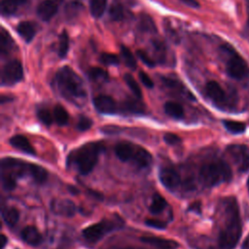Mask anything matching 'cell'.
I'll return each instance as SVG.
<instances>
[{"mask_svg": "<svg viewBox=\"0 0 249 249\" xmlns=\"http://www.w3.org/2000/svg\"><path fill=\"white\" fill-rule=\"evenodd\" d=\"M53 81L58 92L68 101L77 105L85 101L87 91L84 82L72 68L68 66L60 68L56 72Z\"/></svg>", "mask_w": 249, "mask_h": 249, "instance_id": "cell-1", "label": "cell"}, {"mask_svg": "<svg viewBox=\"0 0 249 249\" xmlns=\"http://www.w3.org/2000/svg\"><path fill=\"white\" fill-rule=\"evenodd\" d=\"M226 221L218 237L219 249H233L241 236V222L235 199L226 200Z\"/></svg>", "mask_w": 249, "mask_h": 249, "instance_id": "cell-2", "label": "cell"}, {"mask_svg": "<svg viewBox=\"0 0 249 249\" xmlns=\"http://www.w3.org/2000/svg\"><path fill=\"white\" fill-rule=\"evenodd\" d=\"M103 149V142H89L84 144L69 155L68 161L75 164L81 174L87 175L94 168Z\"/></svg>", "mask_w": 249, "mask_h": 249, "instance_id": "cell-3", "label": "cell"}, {"mask_svg": "<svg viewBox=\"0 0 249 249\" xmlns=\"http://www.w3.org/2000/svg\"><path fill=\"white\" fill-rule=\"evenodd\" d=\"M33 163L18 159L4 158L1 160V183L6 191H12L17 186V179L32 174Z\"/></svg>", "mask_w": 249, "mask_h": 249, "instance_id": "cell-4", "label": "cell"}, {"mask_svg": "<svg viewBox=\"0 0 249 249\" xmlns=\"http://www.w3.org/2000/svg\"><path fill=\"white\" fill-rule=\"evenodd\" d=\"M115 154L124 162H130L137 167H149L152 163L151 154L143 147L129 141H120L115 147Z\"/></svg>", "mask_w": 249, "mask_h": 249, "instance_id": "cell-5", "label": "cell"}, {"mask_svg": "<svg viewBox=\"0 0 249 249\" xmlns=\"http://www.w3.org/2000/svg\"><path fill=\"white\" fill-rule=\"evenodd\" d=\"M230 165L222 160H216L203 164L199 169V179L206 187H213L231 179Z\"/></svg>", "mask_w": 249, "mask_h": 249, "instance_id": "cell-6", "label": "cell"}, {"mask_svg": "<svg viewBox=\"0 0 249 249\" xmlns=\"http://www.w3.org/2000/svg\"><path fill=\"white\" fill-rule=\"evenodd\" d=\"M123 221L103 220L96 224L87 227L83 230V236L89 242H96L100 240L106 233L122 227Z\"/></svg>", "mask_w": 249, "mask_h": 249, "instance_id": "cell-7", "label": "cell"}, {"mask_svg": "<svg viewBox=\"0 0 249 249\" xmlns=\"http://www.w3.org/2000/svg\"><path fill=\"white\" fill-rule=\"evenodd\" d=\"M23 78V69L21 63L17 60L13 59L8 61L4 67L2 68L1 72V85L2 86H13Z\"/></svg>", "mask_w": 249, "mask_h": 249, "instance_id": "cell-8", "label": "cell"}, {"mask_svg": "<svg viewBox=\"0 0 249 249\" xmlns=\"http://www.w3.org/2000/svg\"><path fill=\"white\" fill-rule=\"evenodd\" d=\"M227 72L234 79H243L249 74L247 62L233 50L231 52V56L227 62Z\"/></svg>", "mask_w": 249, "mask_h": 249, "instance_id": "cell-9", "label": "cell"}, {"mask_svg": "<svg viewBox=\"0 0 249 249\" xmlns=\"http://www.w3.org/2000/svg\"><path fill=\"white\" fill-rule=\"evenodd\" d=\"M228 153L232 161L241 172L247 171L249 168V149L244 145H231L228 147Z\"/></svg>", "mask_w": 249, "mask_h": 249, "instance_id": "cell-10", "label": "cell"}, {"mask_svg": "<svg viewBox=\"0 0 249 249\" xmlns=\"http://www.w3.org/2000/svg\"><path fill=\"white\" fill-rule=\"evenodd\" d=\"M160 180L168 190L176 189L181 183L179 172L172 166H163L160 170Z\"/></svg>", "mask_w": 249, "mask_h": 249, "instance_id": "cell-11", "label": "cell"}, {"mask_svg": "<svg viewBox=\"0 0 249 249\" xmlns=\"http://www.w3.org/2000/svg\"><path fill=\"white\" fill-rule=\"evenodd\" d=\"M51 210L56 215L72 217L76 213V205L68 198H54L51 202Z\"/></svg>", "mask_w": 249, "mask_h": 249, "instance_id": "cell-12", "label": "cell"}, {"mask_svg": "<svg viewBox=\"0 0 249 249\" xmlns=\"http://www.w3.org/2000/svg\"><path fill=\"white\" fill-rule=\"evenodd\" d=\"M133 0H114L109 9V16L112 20L120 21L125 18L127 15L126 5L131 6Z\"/></svg>", "mask_w": 249, "mask_h": 249, "instance_id": "cell-13", "label": "cell"}, {"mask_svg": "<svg viewBox=\"0 0 249 249\" xmlns=\"http://www.w3.org/2000/svg\"><path fill=\"white\" fill-rule=\"evenodd\" d=\"M59 1L57 0H44L37 7L38 17L44 20H50L57 12Z\"/></svg>", "mask_w": 249, "mask_h": 249, "instance_id": "cell-14", "label": "cell"}, {"mask_svg": "<svg viewBox=\"0 0 249 249\" xmlns=\"http://www.w3.org/2000/svg\"><path fill=\"white\" fill-rule=\"evenodd\" d=\"M93 105L95 109L102 114H113L117 111V104L109 95H97L93 99Z\"/></svg>", "mask_w": 249, "mask_h": 249, "instance_id": "cell-15", "label": "cell"}, {"mask_svg": "<svg viewBox=\"0 0 249 249\" xmlns=\"http://www.w3.org/2000/svg\"><path fill=\"white\" fill-rule=\"evenodd\" d=\"M205 91L208 97L216 104H223L226 101V93L224 89L215 81H210L206 84Z\"/></svg>", "mask_w": 249, "mask_h": 249, "instance_id": "cell-16", "label": "cell"}, {"mask_svg": "<svg viewBox=\"0 0 249 249\" xmlns=\"http://www.w3.org/2000/svg\"><path fill=\"white\" fill-rule=\"evenodd\" d=\"M141 241L154 245L159 249H176L178 247V243L176 241L159 236H143L141 237Z\"/></svg>", "mask_w": 249, "mask_h": 249, "instance_id": "cell-17", "label": "cell"}, {"mask_svg": "<svg viewBox=\"0 0 249 249\" xmlns=\"http://www.w3.org/2000/svg\"><path fill=\"white\" fill-rule=\"evenodd\" d=\"M20 235L22 240L31 246H37L42 242L41 233L33 226H26L25 228H23Z\"/></svg>", "mask_w": 249, "mask_h": 249, "instance_id": "cell-18", "label": "cell"}, {"mask_svg": "<svg viewBox=\"0 0 249 249\" xmlns=\"http://www.w3.org/2000/svg\"><path fill=\"white\" fill-rule=\"evenodd\" d=\"M10 144L14 148H16V149H18V150H19V151H21L25 154L35 155L34 148L32 147L31 143L29 142V140L24 135H20V134L14 135L13 137L10 138Z\"/></svg>", "mask_w": 249, "mask_h": 249, "instance_id": "cell-19", "label": "cell"}, {"mask_svg": "<svg viewBox=\"0 0 249 249\" xmlns=\"http://www.w3.org/2000/svg\"><path fill=\"white\" fill-rule=\"evenodd\" d=\"M17 31L25 42L29 43L34 38L37 32V27L31 21H21L17 25Z\"/></svg>", "mask_w": 249, "mask_h": 249, "instance_id": "cell-20", "label": "cell"}, {"mask_svg": "<svg viewBox=\"0 0 249 249\" xmlns=\"http://www.w3.org/2000/svg\"><path fill=\"white\" fill-rule=\"evenodd\" d=\"M121 110L129 114H142L145 111V106L141 101L137 99L127 98L122 103Z\"/></svg>", "mask_w": 249, "mask_h": 249, "instance_id": "cell-21", "label": "cell"}, {"mask_svg": "<svg viewBox=\"0 0 249 249\" xmlns=\"http://www.w3.org/2000/svg\"><path fill=\"white\" fill-rule=\"evenodd\" d=\"M15 47V42L11 35L6 31L5 28L1 29L0 33V53L2 55L9 54Z\"/></svg>", "mask_w": 249, "mask_h": 249, "instance_id": "cell-22", "label": "cell"}, {"mask_svg": "<svg viewBox=\"0 0 249 249\" xmlns=\"http://www.w3.org/2000/svg\"><path fill=\"white\" fill-rule=\"evenodd\" d=\"M2 217L9 227H14L19 219V211L16 207H6L2 210Z\"/></svg>", "mask_w": 249, "mask_h": 249, "instance_id": "cell-23", "label": "cell"}, {"mask_svg": "<svg viewBox=\"0 0 249 249\" xmlns=\"http://www.w3.org/2000/svg\"><path fill=\"white\" fill-rule=\"evenodd\" d=\"M138 29L141 32H148V33H157V27L155 25L154 20L149 15L143 14L141 15L138 22Z\"/></svg>", "mask_w": 249, "mask_h": 249, "instance_id": "cell-24", "label": "cell"}, {"mask_svg": "<svg viewBox=\"0 0 249 249\" xmlns=\"http://www.w3.org/2000/svg\"><path fill=\"white\" fill-rule=\"evenodd\" d=\"M164 111L165 113L174 118V119H181L184 116V109L183 107L174 101H167L164 104Z\"/></svg>", "mask_w": 249, "mask_h": 249, "instance_id": "cell-25", "label": "cell"}, {"mask_svg": "<svg viewBox=\"0 0 249 249\" xmlns=\"http://www.w3.org/2000/svg\"><path fill=\"white\" fill-rule=\"evenodd\" d=\"M107 6V0H89V10L93 18L102 17Z\"/></svg>", "mask_w": 249, "mask_h": 249, "instance_id": "cell-26", "label": "cell"}, {"mask_svg": "<svg viewBox=\"0 0 249 249\" xmlns=\"http://www.w3.org/2000/svg\"><path fill=\"white\" fill-rule=\"evenodd\" d=\"M166 206V200L163 196H161L160 194H155L152 199V202L150 204L149 210L153 214H158L161 212L164 207Z\"/></svg>", "mask_w": 249, "mask_h": 249, "instance_id": "cell-27", "label": "cell"}, {"mask_svg": "<svg viewBox=\"0 0 249 249\" xmlns=\"http://www.w3.org/2000/svg\"><path fill=\"white\" fill-rule=\"evenodd\" d=\"M89 78L95 83H104L108 80V73L100 67H92L88 72Z\"/></svg>", "mask_w": 249, "mask_h": 249, "instance_id": "cell-28", "label": "cell"}, {"mask_svg": "<svg viewBox=\"0 0 249 249\" xmlns=\"http://www.w3.org/2000/svg\"><path fill=\"white\" fill-rule=\"evenodd\" d=\"M54 122L59 125H64L68 123L69 116L67 111L61 105H55L53 108Z\"/></svg>", "mask_w": 249, "mask_h": 249, "instance_id": "cell-29", "label": "cell"}, {"mask_svg": "<svg viewBox=\"0 0 249 249\" xmlns=\"http://www.w3.org/2000/svg\"><path fill=\"white\" fill-rule=\"evenodd\" d=\"M153 50H154V54L156 56V60L160 63L164 62L165 56H166V50H165L164 44L160 40H154Z\"/></svg>", "mask_w": 249, "mask_h": 249, "instance_id": "cell-30", "label": "cell"}, {"mask_svg": "<svg viewBox=\"0 0 249 249\" xmlns=\"http://www.w3.org/2000/svg\"><path fill=\"white\" fill-rule=\"evenodd\" d=\"M124 80L126 83L127 87L130 89V90L132 91V93L137 97V98H141L142 96V91L140 89V86L138 85V83L136 82V80L133 78L132 75L130 74H125L124 76Z\"/></svg>", "mask_w": 249, "mask_h": 249, "instance_id": "cell-31", "label": "cell"}, {"mask_svg": "<svg viewBox=\"0 0 249 249\" xmlns=\"http://www.w3.org/2000/svg\"><path fill=\"white\" fill-rule=\"evenodd\" d=\"M223 124L228 131L234 133V134L241 133L245 130V124L241 122L232 121V120H225Z\"/></svg>", "mask_w": 249, "mask_h": 249, "instance_id": "cell-32", "label": "cell"}, {"mask_svg": "<svg viewBox=\"0 0 249 249\" xmlns=\"http://www.w3.org/2000/svg\"><path fill=\"white\" fill-rule=\"evenodd\" d=\"M121 55L122 58L124 62V64L129 67L130 69H135L136 68V59L134 57V55L132 54V53L124 46H123L121 48Z\"/></svg>", "mask_w": 249, "mask_h": 249, "instance_id": "cell-33", "label": "cell"}, {"mask_svg": "<svg viewBox=\"0 0 249 249\" xmlns=\"http://www.w3.org/2000/svg\"><path fill=\"white\" fill-rule=\"evenodd\" d=\"M18 4L16 0H3L1 3V13L4 16H12L18 10Z\"/></svg>", "mask_w": 249, "mask_h": 249, "instance_id": "cell-34", "label": "cell"}, {"mask_svg": "<svg viewBox=\"0 0 249 249\" xmlns=\"http://www.w3.org/2000/svg\"><path fill=\"white\" fill-rule=\"evenodd\" d=\"M68 50H69V37H68V34L65 31H63L59 35V42H58L59 57H65Z\"/></svg>", "mask_w": 249, "mask_h": 249, "instance_id": "cell-35", "label": "cell"}, {"mask_svg": "<svg viewBox=\"0 0 249 249\" xmlns=\"http://www.w3.org/2000/svg\"><path fill=\"white\" fill-rule=\"evenodd\" d=\"M99 60L105 65H119L120 63V59L116 54L108 53H102L99 56Z\"/></svg>", "mask_w": 249, "mask_h": 249, "instance_id": "cell-36", "label": "cell"}, {"mask_svg": "<svg viewBox=\"0 0 249 249\" xmlns=\"http://www.w3.org/2000/svg\"><path fill=\"white\" fill-rule=\"evenodd\" d=\"M37 116H38V119L46 125H50L54 120L53 115H52V113L46 108H40L37 111Z\"/></svg>", "mask_w": 249, "mask_h": 249, "instance_id": "cell-37", "label": "cell"}, {"mask_svg": "<svg viewBox=\"0 0 249 249\" xmlns=\"http://www.w3.org/2000/svg\"><path fill=\"white\" fill-rule=\"evenodd\" d=\"M136 54H137V56L140 58V60H141L144 64H146L147 66H149V67H154V66L156 65L155 60H154L152 57H150V55H149L146 52H144L143 50H137V51H136Z\"/></svg>", "mask_w": 249, "mask_h": 249, "instance_id": "cell-38", "label": "cell"}, {"mask_svg": "<svg viewBox=\"0 0 249 249\" xmlns=\"http://www.w3.org/2000/svg\"><path fill=\"white\" fill-rule=\"evenodd\" d=\"M92 124V122L90 119H89L88 117H80L79 121H78V124H77V128L81 131H85V130H88Z\"/></svg>", "mask_w": 249, "mask_h": 249, "instance_id": "cell-39", "label": "cell"}, {"mask_svg": "<svg viewBox=\"0 0 249 249\" xmlns=\"http://www.w3.org/2000/svg\"><path fill=\"white\" fill-rule=\"evenodd\" d=\"M82 9V5L80 3L77 2H72L69 3L66 6V13L69 17H74L73 15H77L79 14V11Z\"/></svg>", "mask_w": 249, "mask_h": 249, "instance_id": "cell-40", "label": "cell"}, {"mask_svg": "<svg viewBox=\"0 0 249 249\" xmlns=\"http://www.w3.org/2000/svg\"><path fill=\"white\" fill-rule=\"evenodd\" d=\"M138 77H139L141 83H142L145 87H147V88H149V89H152V88L154 87V82L152 81V79L150 78V76H149L148 74H146L144 71H140V72L138 73Z\"/></svg>", "mask_w": 249, "mask_h": 249, "instance_id": "cell-41", "label": "cell"}, {"mask_svg": "<svg viewBox=\"0 0 249 249\" xmlns=\"http://www.w3.org/2000/svg\"><path fill=\"white\" fill-rule=\"evenodd\" d=\"M163 139L168 145H177L181 142V139L178 135H176L174 133H169V132L165 133L163 135Z\"/></svg>", "mask_w": 249, "mask_h": 249, "instance_id": "cell-42", "label": "cell"}, {"mask_svg": "<svg viewBox=\"0 0 249 249\" xmlns=\"http://www.w3.org/2000/svg\"><path fill=\"white\" fill-rule=\"evenodd\" d=\"M145 223H146L147 226L152 227V228H156V229H159V230H163L166 227V224L163 221H160V220H158V219H147L145 221Z\"/></svg>", "mask_w": 249, "mask_h": 249, "instance_id": "cell-43", "label": "cell"}, {"mask_svg": "<svg viewBox=\"0 0 249 249\" xmlns=\"http://www.w3.org/2000/svg\"><path fill=\"white\" fill-rule=\"evenodd\" d=\"M180 1L183 2L184 4H186L187 6L192 7V8H198L199 7V4L196 0H180Z\"/></svg>", "mask_w": 249, "mask_h": 249, "instance_id": "cell-44", "label": "cell"}, {"mask_svg": "<svg viewBox=\"0 0 249 249\" xmlns=\"http://www.w3.org/2000/svg\"><path fill=\"white\" fill-rule=\"evenodd\" d=\"M0 239H1V241H0V249H4V247H5L6 244H7L8 239H7L6 235H4V234H1Z\"/></svg>", "mask_w": 249, "mask_h": 249, "instance_id": "cell-45", "label": "cell"}, {"mask_svg": "<svg viewBox=\"0 0 249 249\" xmlns=\"http://www.w3.org/2000/svg\"><path fill=\"white\" fill-rule=\"evenodd\" d=\"M18 2V5H21V4H24L26 2V0H16Z\"/></svg>", "mask_w": 249, "mask_h": 249, "instance_id": "cell-46", "label": "cell"}, {"mask_svg": "<svg viewBox=\"0 0 249 249\" xmlns=\"http://www.w3.org/2000/svg\"><path fill=\"white\" fill-rule=\"evenodd\" d=\"M128 249H146V248H141V247H128Z\"/></svg>", "mask_w": 249, "mask_h": 249, "instance_id": "cell-47", "label": "cell"}, {"mask_svg": "<svg viewBox=\"0 0 249 249\" xmlns=\"http://www.w3.org/2000/svg\"><path fill=\"white\" fill-rule=\"evenodd\" d=\"M245 245H246V248H247V249H249V237H248V239H247V241H246Z\"/></svg>", "mask_w": 249, "mask_h": 249, "instance_id": "cell-48", "label": "cell"}, {"mask_svg": "<svg viewBox=\"0 0 249 249\" xmlns=\"http://www.w3.org/2000/svg\"><path fill=\"white\" fill-rule=\"evenodd\" d=\"M248 188H249V179H248Z\"/></svg>", "mask_w": 249, "mask_h": 249, "instance_id": "cell-49", "label": "cell"}, {"mask_svg": "<svg viewBox=\"0 0 249 249\" xmlns=\"http://www.w3.org/2000/svg\"><path fill=\"white\" fill-rule=\"evenodd\" d=\"M125 249H128V248H125Z\"/></svg>", "mask_w": 249, "mask_h": 249, "instance_id": "cell-50", "label": "cell"}]
</instances>
